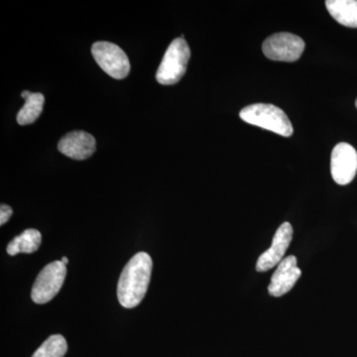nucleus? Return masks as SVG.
Masks as SVG:
<instances>
[{
  "mask_svg": "<svg viewBox=\"0 0 357 357\" xmlns=\"http://www.w3.org/2000/svg\"><path fill=\"white\" fill-rule=\"evenodd\" d=\"M191 50L184 38L174 40L169 45L165 55L157 70L156 79L159 84L170 86L177 84L187 72Z\"/></svg>",
  "mask_w": 357,
  "mask_h": 357,
  "instance_id": "3",
  "label": "nucleus"
},
{
  "mask_svg": "<svg viewBox=\"0 0 357 357\" xmlns=\"http://www.w3.org/2000/svg\"><path fill=\"white\" fill-rule=\"evenodd\" d=\"M91 54L98 65L109 76L116 79L128 76L130 63L126 52L121 47L110 42H96L91 47Z\"/></svg>",
  "mask_w": 357,
  "mask_h": 357,
  "instance_id": "4",
  "label": "nucleus"
},
{
  "mask_svg": "<svg viewBox=\"0 0 357 357\" xmlns=\"http://www.w3.org/2000/svg\"><path fill=\"white\" fill-rule=\"evenodd\" d=\"M241 119L251 126H258L284 137L293 134V126L287 115L279 107L268 103H255L244 107L241 112Z\"/></svg>",
  "mask_w": 357,
  "mask_h": 357,
  "instance_id": "2",
  "label": "nucleus"
},
{
  "mask_svg": "<svg viewBox=\"0 0 357 357\" xmlns=\"http://www.w3.org/2000/svg\"><path fill=\"white\" fill-rule=\"evenodd\" d=\"M67 351L68 344L65 337L54 335L45 340L32 357H64Z\"/></svg>",
  "mask_w": 357,
  "mask_h": 357,
  "instance_id": "14",
  "label": "nucleus"
},
{
  "mask_svg": "<svg viewBox=\"0 0 357 357\" xmlns=\"http://www.w3.org/2000/svg\"><path fill=\"white\" fill-rule=\"evenodd\" d=\"M305 50L304 40L291 33H277L265 40L262 51L268 59L279 62H295Z\"/></svg>",
  "mask_w": 357,
  "mask_h": 357,
  "instance_id": "6",
  "label": "nucleus"
},
{
  "mask_svg": "<svg viewBox=\"0 0 357 357\" xmlns=\"http://www.w3.org/2000/svg\"><path fill=\"white\" fill-rule=\"evenodd\" d=\"M356 109H357V100H356Z\"/></svg>",
  "mask_w": 357,
  "mask_h": 357,
  "instance_id": "17",
  "label": "nucleus"
},
{
  "mask_svg": "<svg viewBox=\"0 0 357 357\" xmlns=\"http://www.w3.org/2000/svg\"><path fill=\"white\" fill-rule=\"evenodd\" d=\"M326 6L340 24L357 28V0H328Z\"/></svg>",
  "mask_w": 357,
  "mask_h": 357,
  "instance_id": "11",
  "label": "nucleus"
},
{
  "mask_svg": "<svg viewBox=\"0 0 357 357\" xmlns=\"http://www.w3.org/2000/svg\"><path fill=\"white\" fill-rule=\"evenodd\" d=\"M331 172L335 182L340 185L349 184L357 172V152L349 143H338L331 158Z\"/></svg>",
  "mask_w": 357,
  "mask_h": 357,
  "instance_id": "7",
  "label": "nucleus"
},
{
  "mask_svg": "<svg viewBox=\"0 0 357 357\" xmlns=\"http://www.w3.org/2000/svg\"><path fill=\"white\" fill-rule=\"evenodd\" d=\"M293 238V227L291 223L284 222L277 229L273 237L271 248L260 255L256 263L257 272H266L275 266H278L284 259L286 251Z\"/></svg>",
  "mask_w": 357,
  "mask_h": 357,
  "instance_id": "8",
  "label": "nucleus"
},
{
  "mask_svg": "<svg viewBox=\"0 0 357 357\" xmlns=\"http://www.w3.org/2000/svg\"><path fill=\"white\" fill-rule=\"evenodd\" d=\"M66 275L67 267L61 260L45 266L33 285L32 300L36 304H46L50 302L62 288Z\"/></svg>",
  "mask_w": 357,
  "mask_h": 357,
  "instance_id": "5",
  "label": "nucleus"
},
{
  "mask_svg": "<svg viewBox=\"0 0 357 357\" xmlns=\"http://www.w3.org/2000/svg\"><path fill=\"white\" fill-rule=\"evenodd\" d=\"M45 98L42 93H31L25 98V105L17 114V122L20 126H27L36 121L43 112Z\"/></svg>",
  "mask_w": 357,
  "mask_h": 357,
  "instance_id": "13",
  "label": "nucleus"
},
{
  "mask_svg": "<svg viewBox=\"0 0 357 357\" xmlns=\"http://www.w3.org/2000/svg\"><path fill=\"white\" fill-rule=\"evenodd\" d=\"M96 146V139L91 134L84 131H73L59 141L58 149L70 158L84 160L95 153Z\"/></svg>",
  "mask_w": 357,
  "mask_h": 357,
  "instance_id": "10",
  "label": "nucleus"
},
{
  "mask_svg": "<svg viewBox=\"0 0 357 357\" xmlns=\"http://www.w3.org/2000/svg\"><path fill=\"white\" fill-rule=\"evenodd\" d=\"M13 213V211L10 206H7V204H1V206H0V225H3L4 223L8 222Z\"/></svg>",
  "mask_w": 357,
  "mask_h": 357,
  "instance_id": "15",
  "label": "nucleus"
},
{
  "mask_svg": "<svg viewBox=\"0 0 357 357\" xmlns=\"http://www.w3.org/2000/svg\"><path fill=\"white\" fill-rule=\"evenodd\" d=\"M61 261L64 263L65 265H67L68 263H69V259H68L67 257H63L62 259H61Z\"/></svg>",
  "mask_w": 357,
  "mask_h": 357,
  "instance_id": "16",
  "label": "nucleus"
},
{
  "mask_svg": "<svg viewBox=\"0 0 357 357\" xmlns=\"http://www.w3.org/2000/svg\"><path fill=\"white\" fill-rule=\"evenodd\" d=\"M302 274L297 265V258L290 255L284 258L272 276L268 292L272 297L279 298L292 290Z\"/></svg>",
  "mask_w": 357,
  "mask_h": 357,
  "instance_id": "9",
  "label": "nucleus"
},
{
  "mask_svg": "<svg viewBox=\"0 0 357 357\" xmlns=\"http://www.w3.org/2000/svg\"><path fill=\"white\" fill-rule=\"evenodd\" d=\"M42 236L39 230L27 229L13 239L7 246V253L14 256L18 253H33L38 250L41 244Z\"/></svg>",
  "mask_w": 357,
  "mask_h": 357,
  "instance_id": "12",
  "label": "nucleus"
},
{
  "mask_svg": "<svg viewBox=\"0 0 357 357\" xmlns=\"http://www.w3.org/2000/svg\"><path fill=\"white\" fill-rule=\"evenodd\" d=\"M152 266L151 257L146 252L137 253L129 260L117 285V298L122 307L132 309L140 304L147 293Z\"/></svg>",
  "mask_w": 357,
  "mask_h": 357,
  "instance_id": "1",
  "label": "nucleus"
}]
</instances>
